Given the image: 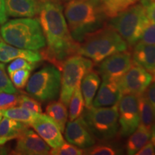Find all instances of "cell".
<instances>
[{
	"instance_id": "cell-21",
	"label": "cell",
	"mask_w": 155,
	"mask_h": 155,
	"mask_svg": "<svg viewBox=\"0 0 155 155\" xmlns=\"http://www.w3.org/2000/svg\"><path fill=\"white\" fill-rule=\"evenodd\" d=\"M29 127L22 122L4 116L0 121V137L7 138L9 141L17 139Z\"/></svg>"
},
{
	"instance_id": "cell-30",
	"label": "cell",
	"mask_w": 155,
	"mask_h": 155,
	"mask_svg": "<svg viewBox=\"0 0 155 155\" xmlns=\"http://www.w3.org/2000/svg\"><path fill=\"white\" fill-rule=\"evenodd\" d=\"M18 105L20 107L25 108L29 111L36 114H42V109L41 104L35 98L25 95L19 96Z\"/></svg>"
},
{
	"instance_id": "cell-29",
	"label": "cell",
	"mask_w": 155,
	"mask_h": 155,
	"mask_svg": "<svg viewBox=\"0 0 155 155\" xmlns=\"http://www.w3.org/2000/svg\"><path fill=\"white\" fill-rule=\"evenodd\" d=\"M31 71L28 69H21L15 71L9 75L13 85L17 88L22 89L25 88L30 76Z\"/></svg>"
},
{
	"instance_id": "cell-3",
	"label": "cell",
	"mask_w": 155,
	"mask_h": 155,
	"mask_svg": "<svg viewBox=\"0 0 155 155\" xmlns=\"http://www.w3.org/2000/svg\"><path fill=\"white\" fill-rule=\"evenodd\" d=\"M127 42L109 25L88 34L79 43L78 54L98 64L113 54L127 51Z\"/></svg>"
},
{
	"instance_id": "cell-4",
	"label": "cell",
	"mask_w": 155,
	"mask_h": 155,
	"mask_svg": "<svg viewBox=\"0 0 155 155\" xmlns=\"http://www.w3.org/2000/svg\"><path fill=\"white\" fill-rule=\"evenodd\" d=\"M2 40L22 49L38 50L46 46V40L38 19L20 17L6 22L0 28Z\"/></svg>"
},
{
	"instance_id": "cell-22",
	"label": "cell",
	"mask_w": 155,
	"mask_h": 155,
	"mask_svg": "<svg viewBox=\"0 0 155 155\" xmlns=\"http://www.w3.org/2000/svg\"><path fill=\"white\" fill-rule=\"evenodd\" d=\"M45 112L46 114L57 124L62 132H64L68 118L67 106L61 101H53L48 104L46 107Z\"/></svg>"
},
{
	"instance_id": "cell-7",
	"label": "cell",
	"mask_w": 155,
	"mask_h": 155,
	"mask_svg": "<svg viewBox=\"0 0 155 155\" xmlns=\"http://www.w3.org/2000/svg\"><path fill=\"white\" fill-rule=\"evenodd\" d=\"M61 71L55 65H45L29 79L26 91L40 101H50L58 98L61 92Z\"/></svg>"
},
{
	"instance_id": "cell-12",
	"label": "cell",
	"mask_w": 155,
	"mask_h": 155,
	"mask_svg": "<svg viewBox=\"0 0 155 155\" xmlns=\"http://www.w3.org/2000/svg\"><path fill=\"white\" fill-rule=\"evenodd\" d=\"M63 133L68 142L79 148L85 150L96 143V137L81 116L73 121H69Z\"/></svg>"
},
{
	"instance_id": "cell-24",
	"label": "cell",
	"mask_w": 155,
	"mask_h": 155,
	"mask_svg": "<svg viewBox=\"0 0 155 155\" xmlns=\"http://www.w3.org/2000/svg\"><path fill=\"white\" fill-rule=\"evenodd\" d=\"M85 101L83 94L81 90V83L78 84L75 88L73 94L69 103V121L73 120L80 117L84 111Z\"/></svg>"
},
{
	"instance_id": "cell-39",
	"label": "cell",
	"mask_w": 155,
	"mask_h": 155,
	"mask_svg": "<svg viewBox=\"0 0 155 155\" xmlns=\"http://www.w3.org/2000/svg\"><path fill=\"white\" fill-rule=\"evenodd\" d=\"M151 142L154 145L155 149V122L151 129Z\"/></svg>"
},
{
	"instance_id": "cell-36",
	"label": "cell",
	"mask_w": 155,
	"mask_h": 155,
	"mask_svg": "<svg viewBox=\"0 0 155 155\" xmlns=\"http://www.w3.org/2000/svg\"><path fill=\"white\" fill-rule=\"evenodd\" d=\"M144 96L155 109V81L151 83L144 93Z\"/></svg>"
},
{
	"instance_id": "cell-38",
	"label": "cell",
	"mask_w": 155,
	"mask_h": 155,
	"mask_svg": "<svg viewBox=\"0 0 155 155\" xmlns=\"http://www.w3.org/2000/svg\"><path fill=\"white\" fill-rule=\"evenodd\" d=\"M8 15L7 14L5 0H0V25H3L7 21Z\"/></svg>"
},
{
	"instance_id": "cell-42",
	"label": "cell",
	"mask_w": 155,
	"mask_h": 155,
	"mask_svg": "<svg viewBox=\"0 0 155 155\" xmlns=\"http://www.w3.org/2000/svg\"><path fill=\"white\" fill-rule=\"evenodd\" d=\"M154 81H155V75H154Z\"/></svg>"
},
{
	"instance_id": "cell-8",
	"label": "cell",
	"mask_w": 155,
	"mask_h": 155,
	"mask_svg": "<svg viewBox=\"0 0 155 155\" xmlns=\"http://www.w3.org/2000/svg\"><path fill=\"white\" fill-rule=\"evenodd\" d=\"M94 62L81 55H72L65 60L61 70L60 101L68 106L75 88L80 84L83 76L91 71Z\"/></svg>"
},
{
	"instance_id": "cell-6",
	"label": "cell",
	"mask_w": 155,
	"mask_h": 155,
	"mask_svg": "<svg viewBox=\"0 0 155 155\" xmlns=\"http://www.w3.org/2000/svg\"><path fill=\"white\" fill-rule=\"evenodd\" d=\"M83 117L96 139L108 141L119 134V103L108 107L86 108Z\"/></svg>"
},
{
	"instance_id": "cell-5",
	"label": "cell",
	"mask_w": 155,
	"mask_h": 155,
	"mask_svg": "<svg viewBox=\"0 0 155 155\" xmlns=\"http://www.w3.org/2000/svg\"><path fill=\"white\" fill-rule=\"evenodd\" d=\"M110 19L108 25L114 29L130 47H134L139 41L145 28L150 22L145 8L141 3L131 6Z\"/></svg>"
},
{
	"instance_id": "cell-43",
	"label": "cell",
	"mask_w": 155,
	"mask_h": 155,
	"mask_svg": "<svg viewBox=\"0 0 155 155\" xmlns=\"http://www.w3.org/2000/svg\"><path fill=\"white\" fill-rule=\"evenodd\" d=\"M0 40H1V38H0Z\"/></svg>"
},
{
	"instance_id": "cell-41",
	"label": "cell",
	"mask_w": 155,
	"mask_h": 155,
	"mask_svg": "<svg viewBox=\"0 0 155 155\" xmlns=\"http://www.w3.org/2000/svg\"><path fill=\"white\" fill-rule=\"evenodd\" d=\"M2 116H3V114H2V112L1 110H0V121H1L2 119Z\"/></svg>"
},
{
	"instance_id": "cell-19",
	"label": "cell",
	"mask_w": 155,
	"mask_h": 155,
	"mask_svg": "<svg viewBox=\"0 0 155 155\" xmlns=\"http://www.w3.org/2000/svg\"><path fill=\"white\" fill-rule=\"evenodd\" d=\"M100 83L99 75L93 70L83 76L81 82V90L84 98L86 108L91 106L97 91L99 88Z\"/></svg>"
},
{
	"instance_id": "cell-13",
	"label": "cell",
	"mask_w": 155,
	"mask_h": 155,
	"mask_svg": "<svg viewBox=\"0 0 155 155\" xmlns=\"http://www.w3.org/2000/svg\"><path fill=\"white\" fill-rule=\"evenodd\" d=\"M30 126L52 148L60 147L65 142L60 128L47 114H38Z\"/></svg>"
},
{
	"instance_id": "cell-18",
	"label": "cell",
	"mask_w": 155,
	"mask_h": 155,
	"mask_svg": "<svg viewBox=\"0 0 155 155\" xmlns=\"http://www.w3.org/2000/svg\"><path fill=\"white\" fill-rule=\"evenodd\" d=\"M8 16L33 17L37 15V0H5Z\"/></svg>"
},
{
	"instance_id": "cell-32",
	"label": "cell",
	"mask_w": 155,
	"mask_h": 155,
	"mask_svg": "<svg viewBox=\"0 0 155 155\" xmlns=\"http://www.w3.org/2000/svg\"><path fill=\"white\" fill-rule=\"evenodd\" d=\"M19 96L17 94L0 93V110L15 107L19 104Z\"/></svg>"
},
{
	"instance_id": "cell-25",
	"label": "cell",
	"mask_w": 155,
	"mask_h": 155,
	"mask_svg": "<svg viewBox=\"0 0 155 155\" xmlns=\"http://www.w3.org/2000/svg\"><path fill=\"white\" fill-rule=\"evenodd\" d=\"M2 112L3 116L10 118L17 121L22 122L29 126H30L31 123L33 121V120L38 115V114L33 113L20 106L19 107L15 106V107L8 108V109L2 110Z\"/></svg>"
},
{
	"instance_id": "cell-17",
	"label": "cell",
	"mask_w": 155,
	"mask_h": 155,
	"mask_svg": "<svg viewBox=\"0 0 155 155\" xmlns=\"http://www.w3.org/2000/svg\"><path fill=\"white\" fill-rule=\"evenodd\" d=\"M131 58L134 63L155 75V45L138 42L134 45Z\"/></svg>"
},
{
	"instance_id": "cell-9",
	"label": "cell",
	"mask_w": 155,
	"mask_h": 155,
	"mask_svg": "<svg viewBox=\"0 0 155 155\" xmlns=\"http://www.w3.org/2000/svg\"><path fill=\"white\" fill-rule=\"evenodd\" d=\"M119 134L122 137L131 135L140 124L138 96L124 94L119 102Z\"/></svg>"
},
{
	"instance_id": "cell-2",
	"label": "cell",
	"mask_w": 155,
	"mask_h": 155,
	"mask_svg": "<svg viewBox=\"0 0 155 155\" xmlns=\"http://www.w3.org/2000/svg\"><path fill=\"white\" fill-rule=\"evenodd\" d=\"M64 15L71 36L79 43L88 34L105 26L108 19L102 0H68Z\"/></svg>"
},
{
	"instance_id": "cell-35",
	"label": "cell",
	"mask_w": 155,
	"mask_h": 155,
	"mask_svg": "<svg viewBox=\"0 0 155 155\" xmlns=\"http://www.w3.org/2000/svg\"><path fill=\"white\" fill-rule=\"evenodd\" d=\"M140 2L145 8L149 19L155 24V0H140Z\"/></svg>"
},
{
	"instance_id": "cell-34",
	"label": "cell",
	"mask_w": 155,
	"mask_h": 155,
	"mask_svg": "<svg viewBox=\"0 0 155 155\" xmlns=\"http://www.w3.org/2000/svg\"><path fill=\"white\" fill-rule=\"evenodd\" d=\"M139 42L155 45V24L151 21L148 23Z\"/></svg>"
},
{
	"instance_id": "cell-28",
	"label": "cell",
	"mask_w": 155,
	"mask_h": 155,
	"mask_svg": "<svg viewBox=\"0 0 155 155\" xmlns=\"http://www.w3.org/2000/svg\"><path fill=\"white\" fill-rule=\"evenodd\" d=\"M17 94V91L6 72L5 64L0 62V93Z\"/></svg>"
},
{
	"instance_id": "cell-15",
	"label": "cell",
	"mask_w": 155,
	"mask_h": 155,
	"mask_svg": "<svg viewBox=\"0 0 155 155\" xmlns=\"http://www.w3.org/2000/svg\"><path fill=\"white\" fill-rule=\"evenodd\" d=\"M122 94L119 81L103 79L99 91L93 101L95 107H108L119 102Z\"/></svg>"
},
{
	"instance_id": "cell-40",
	"label": "cell",
	"mask_w": 155,
	"mask_h": 155,
	"mask_svg": "<svg viewBox=\"0 0 155 155\" xmlns=\"http://www.w3.org/2000/svg\"><path fill=\"white\" fill-rule=\"evenodd\" d=\"M9 154V149L5 145H0V155Z\"/></svg>"
},
{
	"instance_id": "cell-14",
	"label": "cell",
	"mask_w": 155,
	"mask_h": 155,
	"mask_svg": "<svg viewBox=\"0 0 155 155\" xmlns=\"http://www.w3.org/2000/svg\"><path fill=\"white\" fill-rule=\"evenodd\" d=\"M50 147L33 130L28 128L17 139L13 154L20 155L50 154Z\"/></svg>"
},
{
	"instance_id": "cell-27",
	"label": "cell",
	"mask_w": 155,
	"mask_h": 155,
	"mask_svg": "<svg viewBox=\"0 0 155 155\" xmlns=\"http://www.w3.org/2000/svg\"><path fill=\"white\" fill-rule=\"evenodd\" d=\"M121 154V150L116 146L110 144H96L93 146L85 149L83 154L88 155H115Z\"/></svg>"
},
{
	"instance_id": "cell-31",
	"label": "cell",
	"mask_w": 155,
	"mask_h": 155,
	"mask_svg": "<svg viewBox=\"0 0 155 155\" xmlns=\"http://www.w3.org/2000/svg\"><path fill=\"white\" fill-rule=\"evenodd\" d=\"M50 154L53 155H81L83 150L71 143L64 142L60 147L50 150Z\"/></svg>"
},
{
	"instance_id": "cell-10",
	"label": "cell",
	"mask_w": 155,
	"mask_h": 155,
	"mask_svg": "<svg viewBox=\"0 0 155 155\" xmlns=\"http://www.w3.org/2000/svg\"><path fill=\"white\" fill-rule=\"evenodd\" d=\"M154 79L153 75L140 65L134 63L130 68L119 81L123 95L140 96L144 93Z\"/></svg>"
},
{
	"instance_id": "cell-33",
	"label": "cell",
	"mask_w": 155,
	"mask_h": 155,
	"mask_svg": "<svg viewBox=\"0 0 155 155\" xmlns=\"http://www.w3.org/2000/svg\"><path fill=\"white\" fill-rule=\"evenodd\" d=\"M35 66V63H32L22 58H17L13 60V61L7 67V72L10 75L15 71L21 69H28L32 71Z\"/></svg>"
},
{
	"instance_id": "cell-37",
	"label": "cell",
	"mask_w": 155,
	"mask_h": 155,
	"mask_svg": "<svg viewBox=\"0 0 155 155\" xmlns=\"http://www.w3.org/2000/svg\"><path fill=\"white\" fill-rule=\"evenodd\" d=\"M137 155H154L155 154V149L152 142H147L143 146L138 152L136 153Z\"/></svg>"
},
{
	"instance_id": "cell-1",
	"label": "cell",
	"mask_w": 155,
	"mask_h": 155,
	"mask_svg": "<svg viewBox=\"0 0 155 155\" xmlns=\"http://www.w3.org/2000/svg\"><path fill=\"white\" fill-rule=\"evenodd\" d=\"M37 15L47 45L40 53L42 59L61 71L67 58L78 55L79 42L71 36L61 0H37Z\"/></svg>"
},
{
	"instance_id": "cell-23",
	"label": "cell",
	"mask_w": 155,
	"mask_h": 155,
	"mask_svg": "<svg viewBox=\"0 0 155 155\" xmlns=\"http://www.w3.org/2000/svg\"><path fill=\"white\" fill-rule=\"evenodd\" d=\"M138 104L140 124L151 130L155 122V109L144 94L138 96Z\"/></svg>"
},
{
	"instance_id": "cell-26",
	"label": "cell",
	"mask_w": 155,
	"mask_h": 155,
	"mask_svg": "<svg viewBox=\"0 0 155 155\" xmlns=\"http://www.w3.org/2000/svg\"><path fill=\"white\" fill-rule=\"evenodd\" d=\"M140 0H102L104 10L109 19L135 5Z\"/></svg>"
},
{
	"instance_id": "cell-20",
	"label": "cell",
	"mask_w": 155,
	"mask_h": 155,
	"mask_svg": "<svg viewBox=\"0 0 155 155\" xmlns=\"http://www.w3.org/2000/svg\"><path fill=\"white\" fill-rule=\"evenodd\" d=\"M129 137L126 144L127 154H136L141 147L149 142L151 138V130L143 125L139 124L137 129Z\"/></svg>"
},
{
	"instance_id": "cell-16",
	"label": "cell",
	"mask_w": 155,
	"mask_h": 155,
	"mask_svg": "<svg viewBox=\"0 0 155 155\" xmlns=\"http://www.w3.org/2000/svg\"><path fill=\"white\" fill-rule=\"evenodd\" d=\"M17 58H22L32 63L42 60L41 54L38 50L22 49L7 43L3 40H0V62L7 63Z\"/></svg>"
},
{
	"instance_id": "cell-11",
	"label": "cell",
	"mask_w": 155,
	"mask_h": 155,
	"mask_svg": "<svg viewBox=\"0 0 155 155\" xmlns=\"http://www.w3.org/2000/svg\"><path fill=\"white\" fill-rule=\"evenodd\" d=\"M98 64V72L102 79L119 81L132 65L133 61L127 50L108 56Z\"/></svg>"
}]
</instances>
